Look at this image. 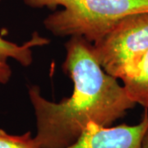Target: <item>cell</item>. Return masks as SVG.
<instances>
[{
    "instance_id": "6da1fadb",
    "label": "cell",
    "mask_w": 148,
    "mask_h": 148,
    "mask_svg": "<svg viewBox=\"0 0 148 148\" xmlns=\"http://www.w3.org/2000/svg\"><path fill=\"white\" fill-rule=\"evenodd\" d=\"M65 49L63 69L73 82L71 96L53 102L41 95L38 86L28 89L36 119L35 138L41 148L67 147L89 123L109 127L136 106L118 79L101 68L90 43L71 37Z\"/></svg>"
},
{
    "instance_id": "7a4b0ae2",
    "label": "cell",
    "mask_w": 148,
    "mask_h": 148,
    "mask_svg": "<svg viewBox=\"0 0 148 148\" xmlns=\"http://www.w3.org/2000/svg\"><path fill=\"white\" fill-rule=\"evenodd\" d=\"M32 8L55 10L44 27L58 37H81L95 44L123 18L148 12V0H23Z\"/></svg>"
},
{
    "instance_id": "3957f363",
    "label": "cell",
    "mask_w": 148,
    "mask_h": 148,
    "mask_svg": "<svg viewBox=\"0 0 148 148\" xmlns=\"http://www.w3.org/2000/svg\"><path fill=\"white\" fill-rule=\"evenodd\" d=\"M92 51L109 75L121 81L130 77L148 52V12L123 18Z\"/></svg>"
},
{
    "instance_id": "277c9868",
    "label": "cell",
    "mask_w": 148,
    "mask_h": 148,
    "mask_svg": "<svg viewBox=\"0 0 148 148\" xmlns=\"http://www.w3.org/2000/svg\"><path fill=\"white\" fill-rule=\"evenodd\" d=\"M148 129V111L135 125L106 127L89 123L79 138L65 148H143Z\"/></svg>"
},
{
    "instance_id": "5b68a950",
    "label": "cell",
    "mask_w": 148,
    "mask_h": 148,
    "mask_svg": "<svg viewBox=\"0 0 148 148\" xmlns=\"http://www.w3.org/2000/svg\"><path fill=\"white\" fill-rule=\"evenodd\" d=\"M49 43V40L40 36L37 32L32 38L22 45L11 42L0 37V62L8 63V59H14L23 67H28L33 63L34 47L43 46Z\"/></svg>"
},
{
    "instance_id": "8992f818",
    "label": "cell",
    "mask_w": 148,
    "mask_h": 148,
    "mask_svg": "<svg viewBox=\"0 0 148 148\" xmlns=\"http://www.w3.org/2000/svg\"><path fill=\"white\" fill-rule=\"evenodd\" d=\"M122 82L128 97L136 105L148 109V52L134 73Z\"/></svg>"
},
{
    "instance_id": "52a82bcc",
    "label": "cell",
    "mask_w": 148,
    "mask_h": 148,
    "mask_svg": "<svg viewBox=\"0 0 148 148\" xmlns=\"http://www.w3.org/2000/svg\"><path fill=\"white\" fill-rule=\"evenodd\" d=\"M0 148H41L32 132L14 135L0 128Z\"/></svg>"
},
{
    "instance_id": "ba28073f",
    "label": "cell",
    "mask_w": 148,
    "mask_h": 148,
    "mask_svg": "<svg viewBox=\"0 0 148 148\" xmlns=\"http://www.w3.org/2000/svg\"><path fill=\"white\" fill-rule=\"evenodd\" d=\"M12 75V69L8 63L0 62V85L7 84Z\"/></svg>"
},
{
    "instance_id": "9c48e42d",
    "label": "cell",
    "mask_w": 148,
    "mask_h": 148,
    "mask_svg": "<svg viewBox=\"0 0 148 148\" xmlns=\"http://www.w3.org/2000/svg\"><path fill=\"white\" fill-rule=\"evenodd\" d=\"M143 148H148V129L144 136V138H143Z\"/></svg>"
}]
</instances>
